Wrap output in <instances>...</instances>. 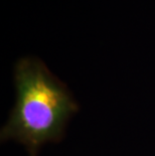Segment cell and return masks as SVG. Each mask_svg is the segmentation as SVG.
Returning a JSON list of instances; mask_svg holds the SVG:
<instances>
[{
  "instance_id": "6da1fadb",
  "label": "cell",
  "mask_w": 155,
  "mask_h": 156,
  "mask_svg": "<svg viewBox=\"0 0 155 156\" xmlns=\"http://www.w3.org/2000/svg\"><path fill=\"white\" fill-rule=\"evenodd\" d=\"M13 79L16 101L0 140L18 142L29 156H37L41 146L62 140L79 104L68 86L36 56L18 59Z\"/></svg>"
}]
</instances>
